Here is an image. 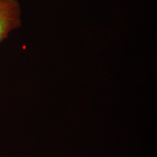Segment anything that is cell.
<instances>
[{
  "instance_id": "6da1fadb",
  "label": "cell",
  "mask_w": 157,
  "mask_h": 157,
  "mask_svg": "<svg viewBox=\"0 0 157 157\" xmlns=\"http://www.w3.org/2000/svg\"><path fill=\"white\" fill-rule=\"evenodd\" d=\"M21 25L22 9L18 0H0V44Z\"/></svg>"
}]
</instances>
